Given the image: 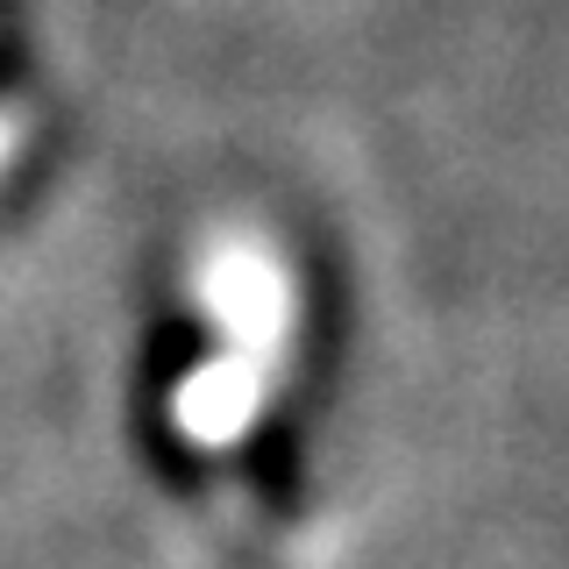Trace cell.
Masks as SVG:
<instances>
[{
    "instance_id": "cell-1",
    "label": "cell",
    "mask_w": 569,
    "mask_h": 569,
    "mask_svg": "<svg viewBox=\"0 0 569 569\" xmlns=\"http://www.w3.org/2000/svg\"><path fill=\"white\" fill-rule=\"evenodd\" d=\"M207 307L213 320L228 328V342H236L242 356H263L284 335V313H292V292H284V278H278V263L263 257L257 242H221L207 257Z\"/></svg>"
},
{
    "instance_id": "cell-2",
    "label": "cell",
    "mask_w": 569,
    "mask_h": 569,
    "mask_svg": "<svg viewBox=\"0 0 569 569\" xmlns=\"http://www.w3.org/2000/svg\"><path fill=\"white\" fill-rule=\"evenodd\" d=\"M249 399H257V370L242 349H228L178 385V427L192 441H236L249 427Z\"/></svg>"
},
{
    "instance_id": "cell-3",
    "label": "cell",
    "mask_w": 569,
    "mask_h": 569,
    "mask_svg": "<svg viewBox=\"0 0 569 569\" xmlns=\"http://www.w3.org/2000/svg\"><path fill=\"white\" fill-rule=\"evenodd\" d=\"M14 142H22V114H14V107H0V171H8Z\"/></svg>"
}]
</instances>
